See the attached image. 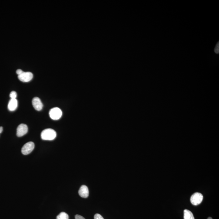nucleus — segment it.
<instances>
[{
    "mask_svg": "<svg viewBox=\"0 0 219 219\" xmlns=\"http://www.w3.org/2000/svg\"><path fill=\"white\" fill-rule=\"evenodd\" d=\"M17 93H16V92H15V91H12V92H11L10 95L11 99H16V97H17Z\"/></svg>",
    "mask_w": 219,
    "mask_h": 219,
    "instance_id": "12",
    "label": "nucleus"
},
{
    "mask_svg": "<svg viewBox=\"0 0 219 219\" xmlns=\"http://www.w3.org/2000/svg\"><path fill=\"white\" fill-rule=\"evenodd\" d=\"M94 219H104L103 218L101 215L99 214H96L94 216Z\"/></svg>",
    "mask_w": 219,
    "mask_h": 219,
    "instance_id": "13",
    "label": "nucleus"
},
{
    "mask_svg": "<svg viewBox=\"0 0 219 219\" xmlns=\"http://www.w3.org/2000/svg\"><path fill=\"white\" fill-rule=\"evenodd\" d=\"M35 148V144L32 142H29L23 146L22 149V153L25 155H28Z\"/></svg>",
    "mask_w": 219,
    "mask_h": 219,
    "instance_id": "4",
    "label": "nucleus"
},
{
    "mask_svg": "<svg viewBox=\"0 0 219 219\" xmlns=\"http://www.w3.org/2000/svg\"><path fill=\"white\" fill-rule=\"evenodd\" d=\"M33 73L30 72H23L20 75L18 76V79L22 82H29L33 78Z\"/></svg>",
    "mask_w": 219,
    "mask_h": 219,
    "instance_id": "5",
    "label": "nucleus"
},
{
    "mask_svg": "<svg viewBox=\"0 0 219 219\" xmlns=\"http://www.w3.org/2000/svg\"><path fill=\"white\" fill-rule=\"evenodd\" d=\"M203 199V196L202 194L196 192L191 196L190 202L194 205L197 206L202 202Z\"/></svg>",
    "mask_w": 219,
    "mask_h": 219,
    "instance_id": "2",
    "label": "nucleus"
},
{
    "mask_svg": "<svg viewBox=\"0 0 219 219\" xmlns=\"http://www.w3.org/2000/svg\"><path fill=\"white\" fill-rule=\"evenodd\" d=\"M57 219H69V216L65 212H61L57 216Z\"/></svg>",
    "mask_w": 219,
    "mask_h": 219,
    "instance_id": "11",
    "label": "nucleus"
},
{
    "mask_svg": "<svg viewBox=\"0 0 219 219\" xmlns=\"http://www.w3.org/2000/svg\"><path fill=\"white\" fill-rule=\"evenodd\" d=\"M215 52L217 54L219 53V43L217 44V45H216V47L215 49Z\"/></svg>",
    "mask_w": 219,
    "mask_h": 219,
    "instance_id": "16",
    "label": "nucleus"
},
{
    "mask_svg": "<svg viewBox=\"0 0 219 219\" xmlns=\"http://www.w3.org/2000/svg\"><path fill=\"white\" fill-rule=\"evenodd\" d=\"M18 107V101L16 99H11L9 102L8 108L11 111H14Z\"/></svg>",
    "mask_w": 219,
    "mask_h": 219,
    "instance_id": "9",
    "label": "nucleus"
},
{
    "mask_svg": "<svg viewBox=\"0 0 219 219\" xmlns=\"http://www.w3.org/2000/svg\"><path fill=\"white\" fill-rule=\"evenodd\" d=\"M184 219H195L193 213L188 209L184 210Z\"/></svg>",
    "mask_w": 219,
    "mask_h": 219,
    "instance_id": "10",
    "label": "nucleus"
},
{
    "mask_svg": "<svg viewBox=\"0 0 219 219\" xmlns=\"http://www.w3.org/2000/svg\"><path fill=\"white\" fill-rule=\"evenodd\" d=\"M23 71L21 69H18L16 71V73L18 75V76L20 75L23 72Z\"/></svg>",
    "mask_w": 219,
    "mask_h": 219,
    "instance_id": "15",
    "label": "nucleus"
},
{
    "mask_svg": "<svg viewBox=\"0 0 219 219\" xmlns=\"http://www.w3.org/2000/svg\"><path fill=\"white\" fill-rule=\"evenodd\" d=\"M41 136L43 140H52L56 137L57 133L52 129H46L42 131Z\"/></svg>",
    "mask_w": 219,
    "mask_h": 219,
    "instance_id": "1",
    "label": "nucleus"
},
{
    "mask_svg": "<svg viewBox=\"0 0 219 219\" xmlns=\"http://www.w3.org/2000/svg\"><path fill=\"white\" fill-rule=\"evenodd\" d=\"M62 112L59 108L55 107L51 109L49 112V115L52 119L54 120L59 119L61 117Z\"/></svg>",
    "mask_w": 219,
    "mask_h": 219,
    "instance_id": "3",
    "label": "nucleus"
},
{
    "mask_svg": "<svg viewBox=\"0 0 219 219\" xmlns=\"http://www.w3.org/2000/svg\"><path fill=\"white\" fill-rule=\"evenodd\" d=\"M75 219H85L83 217L79 215H76L75 216Z\"/></svg>",
    "mask_w": 219,
    "mask_h": 219,
    "instance_id": "14",
    "label": "nucleus"
},
{
    "mask_svg": "<svg viewBox=\"0 0 219 219\" xmlns=\"http://www.w3.org/2000/svg\"><path fill=\"white\" fill-rule=\"evenodd\" d=\"M78 194L82 198H87L89 195V190L88 187L85 185L82 186L80 188Z\"/></svg>",
    "mask_w": 219,
    "mask_h": 219,
    "instance_id": "8",
    "label": "nucleus"
},
{
    "mask_svg": "<svg viewBox=\"0 0 219 219\" xmlns=\"http://www.w3.org/2000/svg\"><path fill=\"white\" fill-rule=\"evenodd\" d=\"M2 130H3V128L2 127H0V134L2 132Z\"/></svg>",
    "mask_w": 219,
    "mask_h": 219,
    "instance_id": "17",
    "label": "nucleus"
},
{
    "mask_svg": "<svg viewBox=\"0 0 219 219\" xmlns=\"http://www.w3.org/2000/svg\"><path fill=\"white\" fill-rule=\"evenodd\" d=\"M32 105L34 108L37 111H41L43 107V104L41 100L38 97H35L33 98Z\"/></svg>",
    "mask_w": 219,
    "mask_h": 219,
    "instance_id": "7",
    "label": "nucleus"
},
{
    "mask_svg": "<svg viewBox=\"0 0 219 219\" xmlns=\"http://www.w3.org/2000/svg\"><path fill=\"white\" fill-rule=\"evenodd\" d=\"M28 131V128L27 125L25 124H21L17 127L16 135L17 136L21 137L27 134Z\"/></svg>",
    "mask_w": 219,
    "mask_h": 219,
    "instance_id": "6",
    "label": "nucleus"
},
{
    "mask_svg": "<svg viewBox=\"0 0 219 219\" xmlns=\"http://www.w3.org/2000/svg\"><path fill=\"white\" fill-rule=\"evenodd\" d=\"M207 219H212V218H211V217H208V218H207Z\"/></svg>",
    "mask_w": 219,
    "mask_h": 219,
    "instance_id": "18",
    "label": "nucleus"
}]
</instances>
